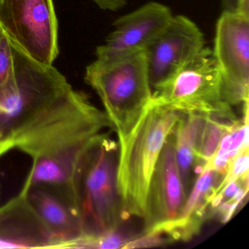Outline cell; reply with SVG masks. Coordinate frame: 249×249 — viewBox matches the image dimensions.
<instances>
[{"label": "cell", "mask_w": 249, "mask_h": 249, "mask_svg": "<svg viewBox=\"0 0 249 249\" xmlns=\"http://www.w3.org/2000/svg\"><path fill=\"white\" fill-rule=\"evenodd\" d=\"M222 179L208 163L195 180L176 221L166 231L170 241L190 240L196 235L209 216V208Z\"/></svg>", "instance_id": "5bb4252c"}, {"label": "cell", "mask_w": 249, "mask_h": 249, "mask_svg": "<svg viewBox=\"0 0 249 249\" xmlns=\"http://www.w3.org/2000/svg\"><path fill=\"white\" fill-rule=\"evenodd\" d=\"M168 7L151 2L118 18L106 43L96 50L97 60L107 61L147 48L161 34L173 18Z\"/></svg>", "instance_id": "8fae6325"}, {"label": "cell", "mask_w": 249, "mask_h": 249, "mask_svg": "<svg viewBox=\"0 0 249 249\" xmlns=\"http://www.w3.org/2000/svg\"><path fill=\"white\" fill-rule=\"evenodd\" d=\"M13 148H14V145L11 138L0 130V157Z\"/></svg>", "instance_id": "ffe728a7"}, {"label": "cell", "mask_w": 249, "mask_h": 249, "mask_svg": "<svg viewBox=\"0 0 249 249\" xmlns=\"http://www.w3.org/2000/svg\"><path fill=\"white\" fill-rule=\"evenodd\" d=\"M12 44L14 73L0 87V130L11 141L73 89L53 65L37 62Z\"/></svg>", "instance_id": "277c9868"}, {"label": "cell", "mask_w": 249, "mask_h": 249, "mask_svg": "<svg viewBox=\"0 0 249 249\" xmlns=\"http://www.w3.org/2000/svg\"><path fill=\"white\" fill-rule=\"evenodd\" d=\"M118 160L119 145L103 132L87 147L77 164L71 195L83 238L116 230L127 220L118 192Z\"/></svg>", "instance_id": "7a4b0ae2"}, {"label": "cell", "mask_w": 249, "mask_h": 249, "mask_svg": "<svg viewBox=\"0 0 249 249\" xmlns=\"http://www.w3.org/2000/svg\"><path fill=\"white\" fill-rule=\"evenodd\" d=\"M179 112L151 99L132 132L119 142L117 188L126 218H143L156 164Z\"/></svg>", "instance_id": "3957f363"}, {"label": "cell", "mask_w": 249, "mask_h": 249, "mask_svg": "<svg viewBox=\"0 0 249 249\" xmlns=\"http://www.w3.org/2000/svg\"><path fill=\"white\" fill-rule=\"evenodd\" d=\"M107 128L113 125L106 112L73 89L12 141L14 148L33 159V183L62 187L71 183L87 147Z\"/></svg>", "instance_id": "6da1fadb"}, {"label": "cell", "mask_w": 249, "mask_h": 249, "mask_svg": "<svg viewBox=\"0 0 249 249\" xmlns=\"http://www.w3.org/2000/svg\"><path fill=\"white\" fill-rule=\"evenodd\" d=\"M14 53L12 42L0 27V87L14 73Z\"/></svg>", "instance_id": "ac0fdd59"}, {"label": "cell", "mask_w": 249, "mask_h": 249, "mask_svg": "<svg viewBox=\"0 0 249 249\" xmlns=\"http://www.w3.org/2000/svg\"><path fill=\"white\" fill-rule=\"evenodd\" d=\"M0 27L29 56L53 65L59 54L53 0H0Z\"/></svg>", "instance_id": "52a82bcc"}, {"label": "cell", "mask_w": 249, "mask_h": 249, "mask_svg": "<svg viewBox=\"0 0 249 249\" xmlns=\"http://www.w3.org/2000/svg\"><path fill=\"white\" fill-rule=\"evenodd\" d=\"M84 79L100 97L122 142L152 99L145 51L110 60L97 59L87 67Z\"/></svg>", "instance_id": "5b68a950"}, {"label": "cell", "mask_w": 249, "mask_h": 249, "mask_svg": "<svg viewBox=\"0 0 249 249\" xmlns=\"http://www.w3.org/2000/svg\"><path fill=\"white\" fill-rule=\"evenodd\" d=\"M136 237L134 234L122 231L120 227L97 237L81 239L73 249H121Z\"/></svg>", "instance_id": "e0dca14e"}, {"label": "cell", "mask_w": 249, "mask_h": 249, "mask_svg": "<svg viewBox=\"0 0 249 249\" xmlns=\"http://www.w3.org/2000/svg\"><path fill=\"white\" fill-rule=\"evenodd\" d=\"M99 8L106 11H117L126 5L127 0H93Z\"/></svg>", "instance_id": "d6986e66"}, {"label": "cell", "mask_w": 249, "mask_h": 249, "mask_svg": "<svg viewBox=\"0 0 249 249\" xmlns=\"http://www.w3.org/2000/svg\"><path fill=\"white\" fill-rule=\"evenodd\" d=\"M212 51L225 101L231 107L249 103V17L224 11L217 21Z\"/></svg>", "instance_id": "ba28073f"}, {"label": "cell", "mask_w": 249, "mask_h": 249, "mask_svg": "<svg viewBox=\"0 0 249 249\" xmlns=\"http://www.w3.org/2000/svg\"><path fill=\"white\" fill-rule=\"evenodd\" d=\"M204 47L199 27L184 16L173 17L145 50L151 87L161 84Z\"/></svg>", "instance_id": "30bf717a"}, {"label": "cell", "mask_w": 249, "mask_h": 249, "mask_svg": "<svg viewBox=\"0 0 249 249\" xmlns=\"http://www.w3.org/2000/svg\"><path fill=\"white\" fill-rule=\"evenodd\" d=\"M205 116L197 113L179 112V117L175 126V148L179 174L186 195H189L195 182V175L202 172L198 163L196 146Z\"/></svg>", "instance_id": "9a60e30c"}, {"label": "cell", "mask_w": 249, "mask_h": 249, "mask_svg": "<svg viewBox=\"0 0 249 249\" xmlns=\"http://www.w3.org/2000/svg\"><path fill=\"white\" fill-rule=\"evenodd\" d=\"M30 205L57 240L59 249H73L83 238L82 228L72 205L62 195L44 186L24 183Z\"/></svg>", "instance_id": "4fadbf2b"}, {"label": "cell", "mask_w": 249, "mask_h": 249, "mask_svg": "<svg viewBox=\"0 0 249 249\" xmlns=\"http://www.w3.org/2000/svg\"><path fill=\"white\" fill-rule=\"evenodd\" d=\"M213 116H205L196 146L198 163L203 168L216 152L220 141L231 124Z\"/></svg>", "instance_id": "2e32d148"}, {"label": "cell", "mask_w": 249, "mask_h": 249, "mask_svg": "<svg viewBox=\"0 0 249 249\" xmlns=\"http://www.w3.org/2000/svg\"><path fill=\"white\" fill-rule=\"evenodd\" d=\"M174 130L164 142L150 182L143 233L165 234L187 197L176 162Z\"/></svg>", "instance_id": "9c48e42d"}, {"label": "cell", "mask_w": 249, "mask_h": 249, "mask_svg": "<svg viewBox=\"0 0 249 249\" xmlns=\"http://www.w3.org/2000/svg\"><path fill=\"white\" fill-rule=\"evenodd\" d=\"M52 248L59 245L30 205L25 192L0 207V248Z\"/></svg>", "instance_id": "7c38bea8"}, {"label": "cell", "mask_w": 249, "mask_h": 249, "mask_svg": "<svg viewBox=\"0 0 249 249\" xmlns=\"http://www.w3.org/2000/svg\"><path fill=\"white\" fill-rule=\"evenodd\" d=\"M152 100L180 113L240 120L223 96L222 81L213 51L204 47L154 88Z\"/></svg>", "instance_id": "8992f818"}]
</instances>
